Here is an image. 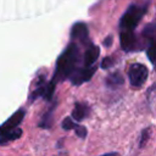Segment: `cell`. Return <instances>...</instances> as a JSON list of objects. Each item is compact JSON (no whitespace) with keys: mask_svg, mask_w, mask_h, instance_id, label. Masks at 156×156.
<instances>
[{"mask_svg":"<svg viewBox=\"0 0 156 156\" xmlns=\"http://www.w3.org/2000/svg\"><path fill=\"white\" fill-rule=\"evenodd\" d=\"M24 115L26 111L23 108H20L0 126V145L13 141L22 135V129L18 128V126L24 118Z\"/></svg>","mask_w":156,"mask_h":156,"instance_id":"1","label":"cell"},{"mask_svg":"<svg viewBox=\"0 0 156 156\" xmlns=\"http://www.w3.org/2000/svg\"><path fill=\"white\" fill-rule=\"evenodd\" d=\"M146 10H147V2L130 5L119 21L121 33H134L136 26L139 24Z\"/></svg>","mask_w":156,"mask_h":156,"instance_id":"2","label":"cell"},{"mask_svg":"<svg viewBox=\"0 0 156 156\" xmlns=\"http://www.w3.org/2000/svg\"><path fill=\"white\" fill-rule=\"evenodd\" d=\"M149 76V69L145 65L134 62L128 68V78L129 83L133 88H140L145 84Z\"/></svg>","mask_w":156,"mask_h":156,"instance_id":"3","label":"cell"},{"mask_svg":"<svg viewBox=\"0 0 156 156\" xmlns=\"http://www.w3.org/2000/svg\"><path fill=\"white\" fill-rule=\"evenodd\" d=\"M71 40L79 43L80 45H87L90 43L88 35V28L85 23H76L71 29Z\"/></svg>","mask_w":156,"mask_h":156,"instance_id":"4","label":"cell"},{"mask_svg":"<svg viewBox=\"0 0 156 156\" xmlns=\"http://www.w3.org/2000/svg\"><path fill=\"white\" fill-rule=\"evenodd\" d=\"M90 113V108L87 104L84 102H76L74 108L72 111V118L74 121H82L85 117H88Z\"/></svg>","mask_w":156,"mask_h":156,"instance_id":"5","label":"cell"},{"mask_svg":"<svg viewBox=\"0 0 156 156\" xmlns=\"http://www.w3.org/2000/svg\"><path fill=\"white\" fill-rule=\"evenodd\" d=\"M46 87H48V83H45V78L41 76L39 77L38 80H35V89L30 93V96H29V100L33 101L40 96H45V93H46Z\"/></svg>","mask_w":156,"mask_h":156,"instance_id":"6","label":"cell"},{"mask_svg":"<svg viewBox=\"0 0 156 156\" xmlns=\"http://www.w3.org/2000/svg\"><path fill=\"white\" fill-rule=\"evenodd\" d=\"M123 82H124V79H123V77H122V74L119 72L110 73L106 77V79H105V84L110 89H116V88L122 87L123 85Z\"/></svg>","mask_w":156,"mask_h":156,"instance_id":"7","label":"cell"},{"mask_svg":"<svg viewBox=\"0 0 156 156\" xmlns=\"http://www.w3.org/2000/svg\"><path fill=\"white\" fill-rule=\"evenodd\" d=\"M146 46V55L152 66L156 68V39H152L145 44Z\"/></svg>","mask_w":156,"mask_h":156,"instance_id":"8","label":"cell"},{"mask_svg":"<svg viewBox=\"0 0 156 156\" xmlns=\"http://www.w3.org/2000/svg\"><path fill=\"white\" fill-rule=\"evenodd\" d=\"M51 122H52V107L45 113V116L43 117V119L40 121L39 126L40 127H44V128H49L51 126Z\"/></svg>","mask_w":156,"mask_h":156,"instance_id":"9","label":"cell"},{"mask_svg":"<svg viewBox=\"0 0 156 156\" xmlns=\"http://www.w3.org/2000/svg\"><path fill=\"white\" fill-rule=\"evenodd\" d=\"M76 122H74V119H72V118H69V117H67L63 122H62V128L63 129H73L74 127H76Z\"/></svg>","mask_w":156,"mask_h":156,"instance_id":"10","label":"cell"},{"mask_svg":"<svg viewBox=\"0 0 156 156\" xmlns=\"http://www.w3.org/2000/svg\"><path fill=\"white\" fill-rule=\"evenodd\" d=\"M73 129L76 130V133H77V135H78L79 138H85V135H87V128H85L84 126L76 124V127H74Z\"/></svg>","mask_w":156,"mask_h":156,"instance_id":"11","label":"cell"},{"mask_svg":"<svg viewBox=\"0 0 156 156\" xmlns=\"http://www.w3.org/2000/svg\"><path fill=\"white\" fill-rule=\"evenodd\" d=\"M149 129H145V130H143L141 132V138H140V144H139V146H144L145 145V143L147 141V139H149Z\"/></svg>","mask_w":156,"mask_h":156,"instance_id":"12","label":"cell"},{"mask_svg":"<svg viewBox=\"0 0 156 156\" xmlns=\"http://www.w3.org/2000/svg\"><path fill=\"white\" fill-rule=\"evenodd\" d=\"M112 58L111 57H106V58H104L102 60V63H101V67L102 68H107V67H110L111 65H112Z\"/></svg>","mask_w":156,"mask_h":156,"instance_id":"13","label":"cell"},{"mask_svg":"<svg viewBox=\"0 0 156 156\" xmlns=\"http://www.w3.org/2000/svg\"><path fill=\"white\" fill-rule=\"evenodd\" d=\"M101 156H121L118 152H107V154H104Z\"/></svg>","mask_w":156,"mask_h":156,"instance_id":"14","label":"cell"},{"mask_svg":"<svg viewBox=\"0 0 156 156\" xmlns=\"http://www.w3.org/2000/svg\"><path fill=\"white\" fill-rule=\"evenodd\" d=\"M111 39H112V37H108V38L105 40V45H106V46H110V41H111Z\"/></svg>","mask_w":156,"mask_h":156,"instance_id":"15","label":"cell"}]
</instances>
